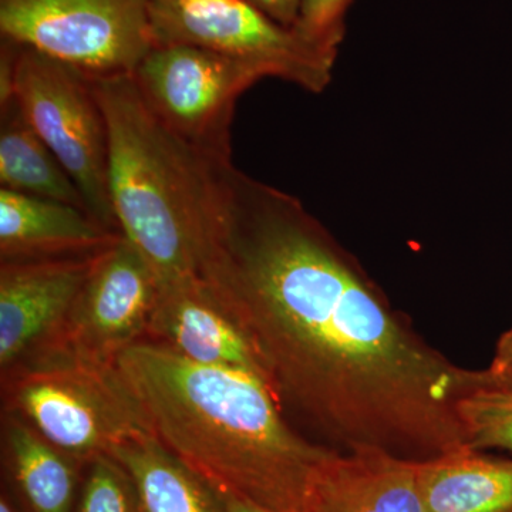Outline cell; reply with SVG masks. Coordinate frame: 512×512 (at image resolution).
<instances>
[{"instance_id":"cell-7","label":"cell","mask_w":512,"mask_h":512,"mask_svg":"<svg viewBox=\"0 0 512 512\" xmlns=\"http://www.w3.org/2000/svg\"><path fill=\"white\" fill-rule=\"evenodd\" d=\"M158 121L202 156L231 160L242 93L269 73L258 64L190 45L157 46L131 74Z\"/></svg>"},{"instance_id":"cell-2","label":"cell","mask_w":512,"mask_h":512,"mask_svg":"<svg viewBox=\"0 0 512 512\" xmlns=\"http://www.w3.org/2000/svg\"><path fill=\"white\" fill-rule=\"evenodd\" d=\"M116 367L171 453L220 491L274 512H313L336 450L293 429L258 377L191 362L143 339Z\"/></svg>"},{"instance_id":"cell-6","label":"cell","mask_w":512,"mask_h":512,"mask_svg":"<svg viewBox=\"0 0 512 512\" xmlns=\"http://www.w3.org/2000/svg\"><path fill=\"white\" fill-rule=\"evenodd\" d=\"M156 0H0V36L89 79L131 76L156 47Z\"/></svg>"},{"instance_id":"cell-19","label":"cell","mask_w":512,"mask_h":512,"mask_svg":"<svg viewBox=\"0 0 512 512\" xmlns=\"http://www.w3.org/2000/svg\"><path fill=\"white\" fill-rule=\"evenodd\" d=\"M74 512H140L134 485L113 457L87 464Z\"/></svg>"},{"instance_id":"cell-22","label":"cell","mask_w":512,"mask_h":512,"mask_svg":"<svg viewBox=\"0 0 512 512\" xmlns=\"http://www.w3.org/2000/svg\"><path fill=\"white\" fill-rule=\"evenodd\" d=\"M266 16L285 28H295L301 12L302 0H249Z\"/></svg>"},{"instance_id":"cell-18","label":"cell","mask_w":512,"mask_h":512,"mask_svg":"<svg viewBox=\"0 0 512 512\" xmlns=\"http://www.w3.org/2000/svg\"><path fill=\"white\" fill-rule=\"evenodd\" d=\"M458 416L466 431L468 446L512 453V392L480 387L461 399Z\"/></svg>"},{"instance_id":"cell-5","label":"cell","mask_w":512,"mask_h":512,"mask_svg":"<svg viewBox=\"0 0 512 512\" xmlns=\"http://www.w3.org/2000/svg\"><path fill=\"white\" fill-rule=\"evenodd\" d=\"M13 97L82 192L87 210L120 232L110 200L109 130L89 77L19 45Z\"/></svg>"},{"instance_id":"cell-10","label":"cell","mask_w":512,"mask_h":512,"mask_svg":"<svg viewBox=\"0 0 512 512\" xmlns=\"http://www.w3.org/2000/svg\"><path fill=\"white\" fill-rule=\"evenodd\" d=\"M94 256L2 261V373L55 342L89 275Z\"/></svg>"},{"instance_id":"cell-15","label":"cell","mask_w":512,"mask_h":512,"mask_svg":"<svg viewBox=\"0 0 512 512\" xmlns=\"http://www.w3.org/2000/svg\"><path fill=\"white\" fill-rule=\"evenodd\" d=\"M136 490L140 512H225L220 491L156 436L126 441L110 451Z\"/></svg>"},{"instance_id":"cell-24","label":"cell","mask_w":512,"mask_h":512,"mask_svg":"<svg viewBox=\"0 0 512 512\" xmlns=\"http://www.w3.org/2000/svg\"><path fill=\"white\" fill-rule=\"evenodd\" d=\"M0 512H18L5 494H2V498H0Z\"/></svg>"},{"instance_id":"cell-21","label":"cell","mask_w":512,"mask_h":512,"mask_svg":"<svg viewBox=\"0 0 512 512\" xmlns=\"http://www.w3.org/2000/svg\"><path fill=\"white\" fill-rule=\"evenodd\" d=\"M483 372L485 387L512 392V326L498 339L493 360Z\"/></svg>"},{"instance_id":"cell-12","label":"cell","mask_w":512,"mask_h":512,"mask_svg":"<svg viewBox=\"0 0 512 512\" xmlns=\"http://www.w3.org/2000/svg\"><path fill=\"white\" fill-rule=\"evenodd\" d=\"M120 237L82 208L0 188L2 261L93 255Z\"/></svg>"},{"instance_id":"cell-4","label":"cell","mask_w":512,"mask_h":512,"mask_svg":"<svg viewBox=\"0 0 512 512\" xmlns=\"http://www.w3.org/2000/svg\"><path fill=\"white\" fill-rule=\"evenodd\" d=\"M2 375L6 412L84 464L126 441L156 436L116 363L47 349Z\"/></svg>"},{"instance_id":"cell-14","label":"cell","mask_w":512,"mask_h":512,"mask_svg":"<svg viewBox=\"0 0 512 512\" xmlns=\"http://www.w3.org/2000/svg\"><path fill=\"white\" fill-rule=\"evenodd\" d=\"M424 512H512V458L470 446L417 461Z\"/></svg>"},{"instance_id":"cell-9","label":"cell","mask_w":512,"mask_h":512,"mask_svg":"<svg viewBox=\"0 0 512 512\" xmlns=\"http://www.w3.org/2000/svg\"><path fill=\"white\" fill-rule=\"evenodd\" d=\"M158 289L146 258L121 235L94 256L66 325L42 350L114 365L120 353L146 339Z\"/></svg>"},{"instance_id":"cell-11","label":"cell","mask_w":512,"mask_h":512,"mask_svg":"<svg viewBox=\"0 0 512 512\" xmlns=\"http://www.w3.org/2000/svg\"><path fill=\"white\" fill-rule=\"evenodd\" d=\"M146 339L191 362L248 373L269 387L254 343L204 278L158 289Z\"/></svg>"},{"instance_id":"cell-23","label":"cell","mask_w":512,"mask_h":512,"mask_svg":"<svg viewBox=\"0 0 512 512\" xmlns=\"http://www.w3.org/2000/svg\"><path fill=\"white\" fill-rule=\"evenodd\" d=\"M224 498L225 512H274L266 510L264 507H259L254 503H249L247 500L235 497L231 494H221Z\"/></svg>"},{"instance_id":"cell-3","label":"cell","mask_w":512,"mask_h":512,"mask_svg":"<svg viewBox=\"0 0 512 512\" xmlns=\"http://www.w3.org/2000/svg\"><path fill=\"white\" fill-rule=\"evenodd\" d=\"M109 130V190L121 235L158 288L201 278L211 248L208 157L153 116L131 76L90 79Z\"/></svg>"},{"instance_id":"cell-16","label":"cell","mask_w":512,"mask_h":512,"mask_svg":"<svg viewBox=\"0 0 512 512\" xmlns=\"http://www.w3.org/2000/svg\"><path fill=\"white\" fill-rule=\"evenodd\" d=\"M6 460L30 512H74L87 464L64 453L16 414L3 423Z\"/></svg>"},{"instance_id":"cell-13","label":"cell","mask_w":512,"mask_h":512,"mask_svg":"<svg viewBox=\"0 0 512 512\" xmlns=\"http://www.w3.org/2000/svg\"><path fill=\"white\" fill-rule=\"evenodd\" d=\"M313 512H424L417 461L376 448L335 451L320 470Z\"/></svg>"},{"instance_id":"cell-20","label":"cell","mask_w":512,"mask_h":512,"mask_svg":"<svg viewBox=\"0 0 512 512\" xmlns=\"http://www.w3.org/2000/svg\"><path fill=\"white\" fill-rule=\"evenodd\" d=\"M352 0H302L295 29L308 42L338 55Z\"/></svg>"},{"instance_id":"cell-8","label":"cell","mask_w":512,"mask_h":512,"mask_svg":"<svg viewBox=\"0 0 512 512\" xmlns=\"http://www.w3.org/2000/svg\"><path fill=\"white\" fill-rule=\"evenodd\" d=\"M151 19L156 47H204L258 64L269 76L312 93L328 86L338 57L279 25L249 0H156Z\"/></svg>"},{"instance_id":"cell-1","label":"cell","mask_w":512,"mask_h":512,"mask_svg":"<svg viewBox=\"0 0 512 512\" xmlns=\"http://www.w3.org/2000/svg\"><path fill=\"white\" fill-rule=\"evenodd\" d=\"M204 278L254 343L269 389L339 451L412 461L468 446L458 403L485 387L417 335L302 202L208 163Z\"/></svg>"},{"instance_id":"cell-17","label":"cell","mask_w":512,"mask_h":512,"mask_svg":"<svg viewBox=\"0 0 512 512\" xmlns=\"http://www.w3.org/2000/svg\"><path fill=\"white\" fill-rule=\"evenodd\" d=\"M0 185L89 212L82 192L37 136L15 97L0 104Z\"/></svg>"}]
</instances>
